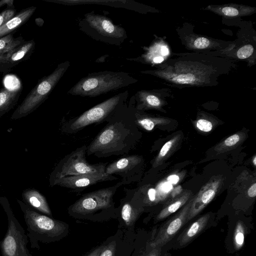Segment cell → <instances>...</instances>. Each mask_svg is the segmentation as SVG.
I'll return each mask as SVG.
<instances>
[{"mask_svg":"<svg viewBox=\"0 0 256 256\" xmlns=\"http://www.w3.org/2000/svg\"><path fill=\"white\" fill-rule=\"evenodd\" d=\"M192 197V191L190 190L184 191L180 194L174 198L172 201L162 210L156 216V220H162L175 212L185 205Z\"/></svg>","mask_w":256,"mask_h":256,"instance_id":"cell-22","label":"cell"},{"mask_svg":"<svg viewBox=\"0 0 256 256\" xmlns=\"http://www.w3.org/2000/svg\"><path fill=\"white\" fill-rule=\"evenodd\" d=\"M24 41L22 36L14 38L12 34L0 38V54L10 51Z\"/></svg>","mask_w":256,"mask_h":256,"instance_id":"cell-27","label":"cell"},{"mask_svg":"<svg viewBox=\"0 0 256 256\" xmlns=\"http://www.w3.org/2000/svg\"><path fill=\"white\" fill-rule=\"evenodd\" d=\"M104 247V246H98V248L92 250L86 256H98L100 254L102 250Z\"/></svg>","mask_w":256,"mask_h":256,"instance_id":"cell-40","label":"cell"},{"mask_svg":"<svg viewBox=\"0 0 256 256\" xmlns=\"http://www.w3.org/2000/svg\"></svg>","mask_w":256,"mask_h":256,"instance_id":"cell-45","label":"cell"},{"mask_svg":"<svg viewBox=\"0 0 256 256\" xmlns=\"http://www.w3.org/2000/svg\"><path fill=\"white\" fill-rule=\"evenodd\" d=\"M244 241V228L243 223L239 221L236 226L234 234V243L236 250L240 249Z\"/></svg>","mask_w":256,"mask_h":256,"instance_id":"cell-31","label":"cell"},{"mask_svg":"<svg viewBox=\"0 0 256 256\" xmlns=\"http://www.w3.org/2000/svg\"><path fill=\"white\" fill-rule=\"evenodd\" d=\"M255 53L254 46L251 44H246L238 48L235 52L230 57L240 60H245L250 58Z\"/></svg>","mask_w":256,"mask_h":256,"instance_id":"cell-30","label":"cell"},{"mask_svg":"<svg viewBox=\"0 0 256 256\" xmlns=\"http://www.w3.org/2000/svg\"><path fill=\"white\" fill-rule=\"evenodd\" d=\"M210 218V214H206L192 222L177 239L178 244L183 246L191 242L206 226Z\"/></svg>","mask_w":256,"mask_h":256,"instance_id":"cell-18","label":"cell"},{"mask_svg":"<svg viewBox=\"0 0 256 256\" xmlns=\"http://www.w3.org/2000/svg\"><path fill=\"white\" fill-rule=\"evenodd\" d=\"M180 139V135L178 134L164 144L154 160L152 165L154 168L161 165L168 158L178 146Z\"/></svg>","mask_w":256,"mask_h":256,"instance_id":"cell-25","label":"cell"},{"mask_svg":"<svg viewBox=\"0 0 256 256\" xmlns=\"http://www.w3.org/2000/svg\"><path fill=\"white\" fill-rule=\"evenodd\" d=\"M223 182L222 176L210 179L192 197V203L186 218V222L200 214L215 197L220 188Z\"/></svg>","mask_w":256,"mask_h":256,"instance_id":"cell-11","label":"cell"},{"mask_svg":"<svg viewBox=\"0 0 256 256\" xmlns=\"http://www.w3.org/2000/svg\"><path fill=\"white\" fill-rule=\"evenodd\" d=\"M108 54L102 56L100 57L99 58H98V59H96V60L95 61V62H103L106 60V58L108 57Z\"/></svg>","mask_w":256,"mask_h":256,"instance_id":"cell-43","label":"cell"},{"mask_svg":"<svg viewBox=\"0 0 256 256\" xmlns=\"http://www.w3.org/2000/svg\"><path fill=\"white\" fill-rule=\"evenodd\" d=\"M16 14L14 8H8L0 13V28L12 18Z\"/></svg>","mask_w":256,"mask_h":256,"instance_id":"cell-32","label":"cell"},{"mask_svg":"<svg viewBox=\"0 0 256 256\" xmlns=\"http://www.w3.org/2000/svg\"><path fill=\"white\" fill-rule=\"evenodd\" d=\"M141 158L137 156H132L120 158L108 166L105 172L109 175L126 172L138 164Z\"/></svg>","mask_w":256,"mask_h":256,"instance_id":"cell-23","label":"cell"},{"mask_svg":"<svg viewBox=\"0 0 256 256\" xmlns=\"http://www.w3.org/2000/svg\"><path fill=\"white\" fill-rule=\"evenodd\" d=\"M248 195L250 198H254L256 196V184L254 182L248 189Z\"/></svg>","mask_w":256,"mask_h":256,"instance_id":"cell-37","label":"cell"},{"mask_svg":"<svg viewBox=\"0 0 256 256\" xmlns=\"http://www.w3.org/2000/svg\"><path fill=\"white\" fill-rule=\"evenodd\" d=\"M18 201L22 208L26 221L36 231L52 238L66 236L68 230L67 224L39 214L28 208L22 202Z\"/></svg>","mask_w":256,"mask_h":256,"instance_id":"cell-8","label":"cell"},{"mask_svg":"<svg viewBox=\"0 0 256 256\" xmlns=\"http://www.w3.org/2000/svg\"><path fill=\"white\" fill-rule=\"evenodd\" d=\"M196 126L200 130L204 132H210L213 128L212 122L206 118L198 119L196 122Z\"/></svg>","mask_w":256,"mask_h":256,"instance_id":"cell-33","label":"cell"},{"mask_svg":"<svg viewBox=\"0 0 256 256\" xmlns=\"http://www.w3.org/2000/svg\"><path fill=\"white\" fill-rule=\"evenodd\" d=\"M23 200L39 211L51 215V211L45 197L34 188L26 189L22 193Z\"/></svg>","mask_w":256,"mask_h":256,"instance_id":"cell-21","label":"cell"},{"mask_svg":"<svg viewBox=\"0 0 256 256\" xmlns=\"http://www.w3.org/2000/svg\"><path fill=\"white\" fill-rule=\"evenodd\" d=\"M138 82L128 73L103 71L88 74L67 92L72 96L96 97L127 86Z\"/></svg>","mask_w":256,"mask_h":256,"instance_id":"cell-2","label":"cell"},{"mask_svg":"<svg viewBox=\"0 0 256 256\" xmlns=\"http://www.w3.org/2000/svg\"><path fill=\"white\" fill-rule=\"evenodd\" d=\"M246 138V134L240 131L232 134L214 148L217 154H222L233 150L240 145Z\"/></svg>","mask_w":256,"mask_h":256,"instance_id":"cell-24","label":"cell"},{"mask_svg":"<svg viewBox=\"0 0 256 256\" xmlns=\"http://www.w3.org/2000/svg\"><path fill=\"white\" fill-rule=\"evenodd\" d=\"M34 47L33 40L24 41L10 51L0 54V72H8L16 65L28 59Z\"/></svg>","mask_w":256,"mask_h":256,"instance_id":"cell-12","label":"cell"},{"mask_svg":"<svg viewBox=\"0 0 256 256\" xmlns=\"http://www.w3.org/2000/svg\"><path fill=\"white\" fill-rule=\"evenodd\" d=\"M178 34L182 43L186 49L195 51V52L204 53L212 50L224 52L230 50L234 45V42L214 39L212 38L201 36L190 31L188 28L182 27Z\"/></svg>","mask_w":256,"mask_h":256,"instance_id":"cell-7","label":"cell"},{"mask_svg":"<svg viewBox=\"0 0 256 256\" xmlns=\"http://www.w3.org/2000/svg\"><path fill=\"white\" fill-rule=\"evenodd\" d=\"M139 215V211L128 203L124 204L121 210V217L127 226L132 225Z\"/></svg>","mask_w":256,"mask_h":256,"instance_id":"cell-29","label":"cell"},{"mask_svg":"<svg viewBox=\"0 0 256 256\" xmlns=\"http://www.w3.org/2000/svg\"><path fill=\"white\" fill-rule=\"evenodd\" d=\"M252 163L254 164V166H256V156H254L252 158Z\"/></svg>","mask_w":256,"mask_h":256,"instance_id":"cell-44","label":"cell"},{"mask_svg":"<svg viewBox=\"0 0 256 256\" xmlns=\"http://www.w3.org/2000/svg\"><path fill=\"white\" fill-rule=\"evenodd\" d=\"M177 57L168 59L156 69L142 71L154 76L170 86L205 87L217 86L219 78L235 66L234 61L226 57L193 52L176 54Z\"/></svg>","mask_w":256,"mask_h":256,"instance_id":"cell-1","label":"cell"},{"mask_svg":"<svg viewBox=\"0 0 256 256\" xmlns=\"http://www.w3.org/2000/svg\"><path fill=\"white\" fill-rule=\"evenodd\" d=\"M156 192L155 189L150 188L148 192V199L152 202H156Z\"/></svg>","mask_w":256,"mask_h":256,"instance_id":"cell-39","label":"cell"},{"mask_svg":"<svg viewBox=\"0 0 256 256\" xmlns=\"http://www.w3.org/2000/svg\"><path fill=\"white\" fill-rule=\"evenodd\" d=\"M205 9L226 18H236L250 15L256 11V8L234 4L210 5Z\"/></svg>","mask_w":256,"mask_h":256,"instance_id":"cell-16","label":"cell"},{"mask_svg":"<svg viewBox=\"0 0 256 256\" xmlns=\"http://www.w3.org/2000/svg\"><path fill=\"white\" fill-rule=\"evenodd\" d=\"M70 66L68 61L60 64L50 74L40 80L17 107L10 119L16 120L22 118L37 109L48 98Z\"/></svg>","mask_w":256,"mask_h":256,"instance_id":"cell-3","label":"cell"},{"mask_svg":"<svg viewBox=\"0 0 256 256\" xmlns=\"http://www.w3.org/2000/svg\"><path fill=\"white\" fill-rule=\"evenodd\" d=\"M14 0H2L0 1V8L4 6H7L8 8H14Z\"/></svg>","mask_w":256,"mask_h":256,"instance_id":"cell-41","label":"cell"},{"mask_svg":"<svg viewBox=\"0 0 256 256\" xmlns=\"http://www.w3.org/2000/svg\"><path fill=\"white\" fill-rule=\"evenodd\" d=\"M160 248H152V250L148 253V256H161Z\"/></svg>","mask_w":256,"mask_h":256,"instance_id":"cell-42","label":"cell"},{"mask_svg":"<svg viewBox=\"0 0 256 256\" xmlns=\"http://www.w3.org/2000/svg\"><path fill=\"white\" fill-rule=\"evenodd\" d=\"M192 197L189 200L180 211L161 227L155 238L150 243L151 248H160L166 244L174 237L182 226L186 223V218Z\"/></svg>","mask_w":256,"mask_h":256,"instance_id":"cell-10","label":"cell"},{"mask_svg":"<svg viewBox=\"0 0 256 256\" xmlns=\"http://www.w3.org/2000/svg\"><path fill=\"white\" fill-rule=\"evenodd\" d=\"M182 188L180 186H178L172 190L171 192V196L172 198H174L182 192Z\"/></svg>","mask_w":256,"mask_h":256,"instance_id":"cell-38","label":"cell"},{"mask_svg":"<svg viewBox=\"0 0 256 256\" xmlns=\"http://www.w3.org/2000/svg\"><path fill=\"white\" fill-rule=\"evenodd\" d=\"M51 2L66 5L96 4L122 8L140 12L139 4L132 0H52Z\"/></svg>","mask_w":256,"mask_h":256,"instance_id":"cell-17","label":"cell"},{"mask_svg":"<svg viewBox=\"0 0 256 256\" xmlns=\"http://www.w3.org/2000/svg\"><path fill=\"white\" fill-rule=\"evenodd\" d=\"M85 150L82 148L71 154L60 167L54 179L68 176L105 173V166L102 164L92 165L87 162Z\"/></svg>","mask_w":256,"mask_h":256,"instance_id":"cell-9","label":"cell"},{"mask_svg":"<svg viewBox=\"0 0 256 256\" xmlns=\"http://www.w3.org/2000/svg\"><path fill=\"white\" fill-rule=\"evenodd\" d=\"M116 242L112 240L104 247L98 256H115Z\"/></svg>","mask_w":256,"mask_h":256,"instance_id":"cell-34","label":"cell"},{"mask_svg":"<svg viewBox=\"0 0 256 256\" xmlns=\"http://www.w3.org/2000/svg\"><path fill=\"white\" fill-rule=\"evenodd\" d=\"M36 8L23 9L0 28V38L5 36L24 24L32 16Z\"/></svg>","mask_w":256,"mask_h":256,"instance_id":"cell-19","label":"cell"},{"mask_svg":"<svg viewBox=\"0 0 256 256\" xmlns=\"http://www.w3.org/2000/svg\"><path fill=\"white\" fill-rule=\"evenodd\" d=\"M180 180V176L176 174L170 175L166 178L168 182L172 184H176Z\"/></svg>","mask_w":256,"mask_h":256,"instance_id":"cell-36","label":"cell"},{"mask_svg":"<svg viewBox=\"0 0 256 256\" xmlns=\"http://www.w3.org/2000/svg\"><path fill=\"white\" fill-rule=\"evenodd\" d=\"M115 178L105 173L88 174L66 176L54 179L53 184L72 188L86 187L97 182H102Z\"/></svg>","mask_w":256,"mask_h":256,"instance_id":"cell-14","label":"cell"},{"mask_svg":"<svg viewBox=\"0 0 256 256\" xmlns=\"http://www.w3.org/2000/svg\"><path fill=\"white\" fill-rule=\"evenodd\" d=\"M162 92L157 90L138 91L132 97L137 102L138 110H160L164 104Z\"/></svg>","mask_w":256,"mask_h":256,"instance_id":"cell-15","label":"cell"},{"mask_svg":"<svg viewBox=\"0 0 256 256\" xmlns=\"http://www.w3.org/2000/svg\"><path fill=\"white\" fill-rule=\"evenodd\" d=\"M123 134L118 126L111 125L102 130L90 146L88 153L106 152L115 148L123 140Z\"/></svg>","mask_w":256,"mask_h":256,"instance_id":"cell-13","label":"cell"},{"mask_svg":"<svg viewBox=\"0 0 256 256\" xmlns=\"http://www.w3.org/2000/svg\"><path fill=\"white\" fill-rule=\"evenodd\" d=\"M170 120L163 118H155L150 116H142L137 119V123L143 128L150 131L155 126L160 124H166Z\"/></svg>","mask_w":256,"mask_h":256,"instance_id":"cell-28","label":"cell"},{"mask_svg":"<svg viewBox=\"0 0 256 256\" xmlns=\"http://www.w3.org/2000/svg\"><path fill=\"white\" fill-rule=\"evenodd\" d=\"M159 188L158 191L160 192V196L161 198L162 199L164 196L169 194L170 192L172 190V185L170 183L167 182H162L158 186Z\"/></svg>","mask_w":256,"mask_h":256,"instance_id":"cell-35","label":"cell"},{"mask_svg":"<svg viewBox=\"0 0 256 256\" xmlns=\"http://www.w3.org/2000/svg\"><path fill=\"white\" fill-rule=\"evenodd\" d=\"M128 96V90L116 94L86 111L71 124L73 130H78L89 124L100 122L120 108Z\"/></svg>","mask_w":256,"mask_h":256,"instance_id":"cell-5","label":"cell"},{"mask_svg":"<svg viewBox=\"0 0 256 256\" xmlns=\"http://www.w3.org/2000/svg\"><path fill=\"white\" fill-rule=\"evenodd\" d=\"M80 30L92 39L108 44L120 46L127 38L124 29L114 24L106 16L94 13L86 14L79 20Z\"/></svg>","mask_w":256,"mask_h":256,"instance_id":"cell-4","label":"cell"},{"mask_svg":"<svg viewBox=\"0 0 256 256\" xmlns=\"http://www.w3.org/2000/svg\"><path fill=\"white\" fill-rule=\"evenodd\" d=\"M114 194V190L110 188L88 194L70 206V213L82 218L110 208L112 204Z\"/></svg>","mask_w":256,"mask_h":256,"instance_id":"cell-6","label":"cell"},{"mask_svg":"<svg viewBox=\"0 0 256 256\" xmlns=\"http://www.w3.org/2000/svg\"><path fill=\"white\" fill-rule=\"evenodd\" d=\"M16 232L9 231L8 234L5 238L2 248L5 256H17L18 250V242L15 236Z\"/></svg>","mask_w":256,"mask_h":256,"instance_id":"cell-26","label":"cell"},{"mask_svg":"<svg viewBox=\"0 0 256 256\" xmlns=\"http://www.w3.org/2000/svg\"><path fill=\"white\" fill-rule=\"evenodd\" d=\"M22 92L20 85L15 88H2L0 90V117L16 105Z\"/></svg>","mask_w":256,"mask_h":256,"instance_id":"cell-20","label":"cell"}]
</instances>
